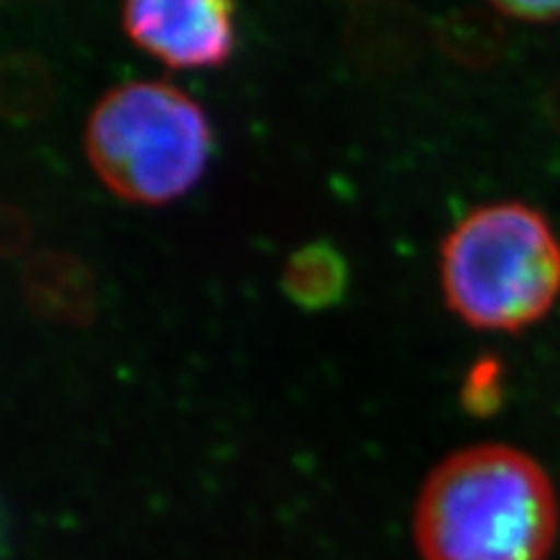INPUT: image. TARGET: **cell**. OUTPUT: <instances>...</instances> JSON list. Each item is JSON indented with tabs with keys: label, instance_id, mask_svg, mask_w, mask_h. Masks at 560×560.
<instances>
[{
	"label": "cell",
	"instance_id": "cell-1",
	"mask_svg": "<svg viewBox=\"0 0 560 560\" xmlns=\"http://www.w3.org/2000/svg\"><path fill=\"white\" fill-rule=\"evenodd\" d=\"M411 530L423 560H547L558 537L553 483L514 446H467L428 475Z\"/></svg>",
	"mask_w": 560,
	"mask_h": 560
},
{
	"label": "cell",
	"instance_id": "cell-2",
	"mask_svg": "<svg viewBox=\"0 0 560 560\" xmlns=\"http://www.w3.org/2000/svg\"><path fill=\"white\" fill-rule=\"evenodd\" d=\"M448 311L483 331H521L560 300V238L537 208L521 201L479 206L440 248Z\"/></svg>",
	"mask_w": 560,
	"mask_h": 560
},
{
	"label": "cell",
	"instance_id": "cell-3",
	"mask_svg": "<svg viewBox=\"0 0 560 560\" xmlns=\"http://www.w3.org/2000/svg\"><path fill=\"white\" fill-rule=\"evenodd\" d=\"M84 152L110 195L136 206H164L203 178L213 129L180 86L133 80L96 101L84 125Z\"/></svg>",
	"mask_w": 560,
	"mask_h": 560
},
{
	"label": "cell",
	"instance_id": "cell-4",
	"mask_svg": "<svg viewBox=\"0 0 560 560\" xmlns=\"http://www.w3.org/2000/svg\"><path fill=\"white\" fill-rule=\"evenodd\" d=\"M127 38L171 70H210L236 47L234 0H121Z\"/></svg>",
	"mask_w": 560,
	"mask_h": 560
},
{
	"label": "cell",
	"instance_id": "cell-5",
	"mask_svg": "<svg viewBox=\"0 0 560 560\" xmlns=\"http://www.w3.org/2000/svg\"><path fill=\"white\" fill-rule=\"evenodd\" d=\"M283 292L308 311L335 306L348 285V265L329 243H308L294 250L280 276Z\"/></svg>",
	"mask_w": 560,
	"mask_h": 560
},
{
	"label": "cell",
	"instance_id": "cell-6",
	"mask_svg": "<svg viewBox=\"0 0 560 560\" xmlns=\"http://www.w3.org/2000/svg\"><path fill=\"white\" fill-rule=\"evenodd\" d=\"M498 12L528 24L560 22V0H488Z\"/></svg>",
	"mask_w": 560,
	"mask_h": 560
},
{
	"label": "cell",
	"instance_id": "cell-7",
	"mask_svg": "<svg viewBox=\"0 0 560 560\" xmlns=\"http://www.w3.org/2000/svg\"><path fill=\"white\" fill-rule=\"evenodd\" d=\"M498 364L493 360H481L475 370L467 376L465 385V399L469 409L483 411L490 407V401L498 399Z\"/></svg>",
	"mask_w": 560,
	"mask_h": 560
},
{
	"label": "cell",
	"instance_id": "cell-8",
	"mask_svg": "<svg viewBox=\"0 0 560 560\" xmlns=\"http://www.w3.org/2000/svg\"><path fill=\"white\" fill-rule=\"evenodd\" d=\"M549 115L556 121V127L560 129V80L556 82V86L549 94Z\"/></svg>",
	"mask_w": 560,
	"mask_h": 560
}]
</instances>
